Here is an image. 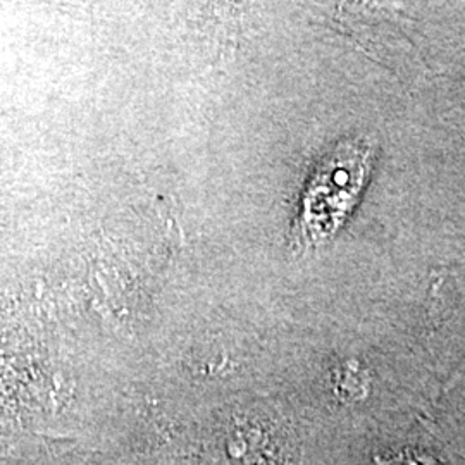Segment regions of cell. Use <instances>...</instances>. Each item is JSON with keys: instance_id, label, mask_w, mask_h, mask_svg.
I'll return each mask as SVG.
<instances>
[{"instance_id": "obj_1", "label": "cell", "mask_w": 465, "mask_h": 465, "mask_svg": "<svg viewBox=\"0 0 465 465\" xmlns=\"http://www.w3.org/2000/svg\"><path fill=\"white\" fill-rule=\"evenodd\" d=\"M369 155V147L345 145L317 171L300 221V234L307 243H321L338 230L362 188Z\"/></svg>"}]
</instances>
